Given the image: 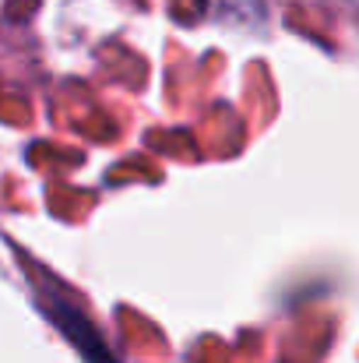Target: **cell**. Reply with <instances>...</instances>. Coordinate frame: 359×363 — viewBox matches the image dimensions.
I'll return each instance as SVG.
<instances>
[{
	"label": "cell",
	"mask_w": 359,
	"mask_h": 363,
	"mask_svg": "<svg viewBox=\"0 0 359 363\" xmlns=\"http://www.w3.org/2000/svg\"><path fill=\"white\" fill-rule=\"evenodd\" d=\"M212 18L233 21V25H250L264 18V0H198Z\"/></svg>",
	"instance_id": "1"
}]
</instances>
